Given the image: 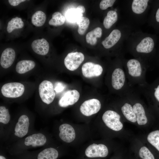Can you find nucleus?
Segmentation results:
<instances>
[{"label": "nucleus", "mask_w": 159, "mask_h": 159, "mask_svg": "<svg viewBox=\"0 0 159 159\" xmlns=\"http://www.w3.org/2000/svg\"><path fill=\"white\" fill-rule=\"evenodd\" d=\"M125 71L130 86L133 88L142 87L148 84L146 79V68L139 60L132 59L127 60Z\"/></svg>", "instance_id": "1"}, {"label": "nucleus", "mask_w": 159, "mask_h": 159, "mask_svg": "<svg viewBox=\"0 0 159 159\" xmlns=\"http://www.w3.org/2000/svg\"><path fill=\"white\" fill-rule=\"evenodd\" d=\"M110 85L112 89L120 97L125 95L132 87L129 85L122 67H118L111 72Z\"/></svg>", "instance_id": "2"}, {"label": "nucleus", "mask_w": 159, "mask_h": 159, "mask_svg": "<svg viewBox=\"0 0 159 159\" xmlns=\"http://www.w3.org/2000/svg\"><path fill=\"white\" fill-rule=\"evenodd\" d=\"M135 88L146 97L152 105L155 112L159 115V77L150 84Z\"/></svg>", "instance_id": "3"}, {"label": "nucleus", "mask_w": 159, "mask_h": 159, "mask_svg": "<svg viewBox=\"0 0 159 159\" xmlns=\"http://www.w3.org/2000/svg\"><path fill=\"white\" fill-rule=\"evenodd\" d=\"M120 115L112 110L106 111L102 116V119L109 128L115 131H119L123 128V125L120 121Z\"/></svg>", "instance_id": "4"}, {"label": "nucleus", "mask_w": 159, "mask_h": 159, "mask_svg": "<svg viewBox=\"0 0 159 159\" xmlns=\"http://www.w3.org/2000/svg\"><path fill=\"white\" fill-rule=\"evenodd\" d=\"M39 92L42 101L47 104L51 103L55 96L53 85L48 80H44L40 83L39 85Z\"/></svg>", "instance_id": "5"}, {"label": "nucleus", "mask_w": 159, "mask_h": 159, "mask_svg": "<svg viewBox=\"0 0 159 159\" xmlns=\"http://www.w3.org/2000/svg\"><path fill=\"white\" fill-rule=\"evenodd\" d=\"M2 95L9 98H16L21 96L24 91V85L17 82H11L4 84L1 89Z\"/></svg>", "instance_id": "6"}, {"label": "nucleus", "mask_w": 159, "mask_h": 159, "mask_svg": "<svg viewBox=\"0 0 159 159\" xmlns=\"http://www.w3.org/2000/svg\"><path fill=\"white\" fill-rule=\"evenodd\" d=\"M84 59V55L81 52H71L69 53L65 58L64 64L67 69L73 71L79 67Z\"/></svg>", "instance_id": "7"}, {"label": "nucleus", "mask_w": 159, "mask_h": 159, "mask_svg": "<svg viewBox=\"0 0 159 159\" xmlns=\"http://www.w3.org/2000/svg\"><path fill=\"white\" fill-rule=\"evenodd\" d=\"M101 107L100 101L97 99L93 98L84 102L80 107V110L84 115L89 116L98 112Z\"/></svg>", "instance_id": "8"}, {"label": "nucleus", "mask_w": 159, "mask_h": 159, "mask_svg": "<svg viewBox=\"0 0 159 159\" xmlns=\"http://www.w3.org/2000/svg\"><path fill=\"white\" fill-rule=\"evenodd\" d=\"M82 75L87 78H91L100 76L103 71L102 66L91 62L84 64L82 67Z\"/></svg>", "instance_id": "9"}, {"label": "nucleus", "mask_w": 159, "mask_h": 159, "mask_svg": "<svg viewBox=\"0 0 159 159\" xmlns=\"http://www.w3.org/2000/svg\"><path fill=\"white\" fill-rule=\"evenodd\" d=\"M108 150L107 146L103 144L93 143L89 145L86 149L85 154L89 158L106 157L108 155Z\"/></svg>", "instance_id": "10"}, {"label": "nucleus", "mask_w": 159, "mask_h": 159, "mask_svg": "<svg viewBox=\"0 0 159 159\" xmlns=\"http://www.w3.org/2000/svg\"><path fill=\"white\" fill-rule=\"evenodd\" d=\"M80 97L79 92L75 90L66 91L59 101V105L62 107H66L74 105L77 102Z\"/></svg>", "instance_id": "11"}, {"label": "nucleus", "mask_w": 159, "mask_h": 159, "mask_svg": "<svg viewBox=\"0 0 159 159\" xmlns=\"http://www.w3.org/2000/svg\"><path fill=\"white\" fill-rule=\"evenodd\" d=\"M120 97L124 101L121 107L122 113L129 121L132 122H136L137 118L130 102L125 95Z\"/></svg>", "instance_id": "12"}, {"label": "nucleus", "mask_w": 159, "mask_h": 159, "mask_svg": "<svg viewBox=\"0 0 159 159\" xmlns=\"http://www.w3.org/2000/svg\"><path fill=\"white\" fill-rule=\"evenodd\" d=\"M29 125L28 117L25 115L21 116L15 127V135L20 138L25 136L28 131Z\"/></svg>", "instance_id": "13"}, {"label": "nucleus", "mask_w": 159, "mask_h": 159, "mask_svg": "<svg viewBox=\"0 0 159 159\" xmlns=\"http://www.w3.org/2000/svg\"><path fill=\"white\" fill-rule=\"evenodd\" d=\"M59 136L61 139L67 143L73 141L75 138V133L74 128L70 125L63 124L59 127Z\"/></svg>", "instance_id": "14"}, {"label": "nucleus", "mask_w": 159, "mask_h": 159, "mask_svg": "<svg viewBox=\"0 0 159 159\" xmlns=\"http://www.w3.org/2000/svg\"><path fill=\"white\" fill-rule=\"evenodd\" d=\"M15 57V52L11 48H6L4 50L0 58V65L3 68L6 69L10 67L13 63Z\"/></svg>", "instance_id": "15"}, {"label": "nucleus", "mask_w": 159, "mask_h": 159, "mask_svg": "<svg viewBox=\"0 0 159 159\" xmlns=\"http://www.w3.org/2000/svg\"><path fill=\"white\" fill-rule=\"evenodd\" d=\"M154 46L153 39L150 37L143 38L136 47V52L139 53L148 54L153 50Z\"/></svg>", "instance_id": "16"}, {"label": "nucleus", "mask_w": 159, "mask_h": 159, "mask_svg": "<svg viewBox=\"0 0 159 159\" xmlns=\"http://www.w3.org/2000/svg\"><path fill=\"white\" fill-rule=\"evenodd\" d=\"M33 50L37 54L44 55L49 52V44L48 42L44 38L34 41L32 44Z\"/></svg>", "instance_id": "17"}, {"label": "nucleus", "mask_w": 159, "mask_h": 159, "mask_svg": "<svg viewBox=\"0 0 159 159\" xmlns=\"http://www.w3.org/2000/svg\"><path fill=\"white\" fill-rule=\"evenodd\" d=\"M47 139L43 134L38 133L29 136L26 138L24 144L26 146L32 145L33 147L42 146L46 143Z\"/></svg>", "instance_id": "18"}, {"label": "nucleus", "mask_w": 159, "mask_h": 159, "mask_svg": "<svg viewBox=\"0 0 159 159\" xmlns=\"http://www.w3.org/2000/svg\"><path fill=\"white\" fill-rule=\"evenodd\" d=\"M121 36L118 29L113 30L109 35L102 42L104 47L106 49L110 48L115 45L120 39Z\"/></svg>", "instance_id": "19"}, {"label": "nucleus", "mask_w": 159, "mask_h": 159, "mask_svg": "<svg viewBox=\"0 0 159 159\" xmlns=\"http://www.w3.org/2000/svg\"><path fill=\"white\" fill-rule=\"evenodd\" d=\"M35 66V62L32 60H21L17 63L16 70L19 74H24L32 69Z\"/></svg>", "instance_id": "20"}, {"label": "nucleus", "mask_w": 159, "mask_h": 159, "mask_svg": "<svg viewBox=\"0 0 159 159\" xmlns=\"http://www.w3.org/2000/svg\"><path fill=\"white\" fill-rule=\"evenodd\" d=\"M102 30L101 28L97 27L88 33L86 36L87 42L92 45H95L97 42V38L101 37Z\"/></svg>", "instance_id": "21"}, {"label": "nucleus", "mask_w": 159, "mask_h": 159, "mask_svg": "<svg viewBox=\"0 0 159 159\" xmlns=\"http://www.w3.org/2000/svg\"><path fill=\"white\" fill-rule=\"evenodd\" d=\"M148 0H134L132 4V9L135 13L140 14L146 10L148 5Z\"/></svg>", "instance_id": "22"}, {"label": "nucleus", "mask_w": 159, "mask_h": 159, "mask_svg": "<svg viewBox=\"0 0 159 159\" xmlns=\"http://www.w3.org/2000/svg\"><path fill=\"white\" fill-rule=\"evenodd\" d=\"M58 155L57 151L53 148H46L38 154L37 159H57Z\"/></svg>", "instance_id": "23"}, {"label": "nucleus", "mask_w": 159, "mask_h": 159, "mask_svg": "<svg viewBox=\"0 0 159 159\" xmlns=\"http://www.w3.org/2000/svg\"><path fill=\"white\" fill-rule=\"evenodd\" d=\"M117 14L116 11L113 10L108 11L103 21V24L106 29H110L117 20Z\"/></svg>", "instance_id": "24"}, {"label": "nucleus", "mask_w": 159, "mask_h": 159, "mask_svg": "<svg viewBox=\"0 0 159 159\" xmlns=\"http://www.w3.org/2000/svg\"><path fill=\"white\" fill-rule=\"evenodd\" d=\"M65 16L67 20L72 23L76 22L83 16V14L76 8H71L66 12Z\"/></svg>", "instance_id": "25"}, {"label": "nucleus", "mask_w": 159, "mask_h": 159, "mask_svg": "<svg viewBox=\"0 0 159 159\" xmlns=\"http://www.w3.org/2000/svg\"><path fill=\"white\" fill-rule=\"evenodd\" d=\"M148 142L159 153V129L150 132L147 137Z\"/></svg>", "instance_id": "26"}, {"label": "nucleus", "mask_w": 159, "mask_h": 159, "mask_svg": "<svg viewBox=\"0 0 159 159\" xmlns=\"http://www.w3.org/2000/svg\"><path fill=\"white\" fill-rule=\"evenodd\" d=\"M46 20L45 14L41 11L36 12L32 15L31 19L32 23L37 27L43 26Z\"/></svg>", "instance_id": "27"}, {"label": "nucleus", "mask_w": 159, "mask_h": 159, "mask_svg": "<svg viewBox=\"0 0 159 159\" xmlns=\"http://www.w3.org/2000/svg\"><path fill=\"white\" fill-rule=\"evenodd\" d=\"M24 26V23L21 18L18 17L12 18L8 23L7 31L10 33L15 29H21Z\"/></svg>", "instance_id": "28"}, {"label": "nucleus", "mask_w": 159, "mask_h": 159, "mask_svg": "<svg viewBox=\"0 0 159 159\" xmlns=\"http://www.w3.org/2000/svg\"><path fill=\"white\" fill-rule=\"evenodd\" d=\"M65 21V17L59 12H56L53 14L52 19L49 21L50 25L55 26L62 25Z\"/></svg>", "instance_id": "29"}, {"label": "nucleus", "mask_w": 159, "mask_h": 159, "mask_svg": "<svg viewBox=\"0 0 159 159\" xmlns=\"http://www.w3.org/2000/svg\"><path fill=\"white\" fill-rule=\"evenodd\" d=\"M89 19L85 17H82L77 22L78 26L77 32L81 35H83L88 29L90 24Z\"/></svg>", "instance_id": "30"}, {"label": "nucleus", "mask_w": 159, "mask_h": 159, "mask_svg": "<svg viewBox=\"0 0 159 159\" xmlns=\"http://www.w3.org/2000/svg\"><path fill=\"white\" fill-rule=\"evenodd\" d=\"M10 119V115L9 110L5 107H0V122L4 124H7Z\"/></svg>", "instance_id": "31"}, {"label": "nucleus", "mask_w": 159, "mask_h": 159, "mask_svg": "<svg viewBox=\"0 0 159 159\" xmlns=\"http://www.w3.org/2000/svg\"><path fill=\"white\" fill-rule=\"evenodd\" d=\"M115 1V0H102L100 4V7L102 10H105L108 7L112 6Z\"/></svg>", "instance_id": "32"}, {"label": "nucleus", "mask_w": 159, "mask_h": 159, "mask_svg": "<svg viewBox=\"0 0 159 159\" xmlns=\"http://www.w3.org/2000/svg\"><path fill=\"white\" fill-rule=\"evenodd\" d=\"M25 1V0H9L8 2L11 5L16 6L18 5L21 3Z\"/></svg>", "instance_id": "33"}, {"label": "nucleus", "mask_w": 159, "mask_h": 159, "mask_svg": "<svg viewBox=\"0 0 159 159\" xmlns=\"http://www.w3.org/2000/svg\"><path fill=\"white\" fill-rule=\"evenodd\" d=\"M77 8L78 9L79 11L82 14L85 12V8L83 6L80 5H79L77 7Z\"/></svg>", "instance_id": "34"}, {"label": "nucleus", "mask_w": 159, "mask_h": 159, "mask_svg": "<svg viewBox=\"0 0 159 159\" xmlns=\"http://www.w3.org/2000/svg\"><path fill=\"white\" fill-rule=\"evenodd\" d=\"M155 18L156 21L159 22V8L156 11L155 15Z\"/></svg>", "instance_id": "35"}, {"label": "nucleus", "mask_w": 159, "mask_h": 159, "mask_svg": "<svg viewBox=\"0 0 159 159\" xmlns=\"http://www.w3.org/2000/svg\"><path fill=\"white\" fill-rule=\"evenodd\" d=\"M0 159H6V158L4 156L0 155Z\"/></svg>", "instance_id": "36"}]
</instances>
